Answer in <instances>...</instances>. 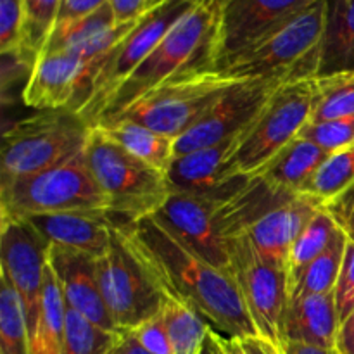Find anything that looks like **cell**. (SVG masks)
Returning <instances> with one entry per match:
<instances>
[{
	"instance_id": "obj_4",
	"label": "cell",
	"mask_w": 354,
	"mask_h": 354,
	"mask_svg": "<svg viewBox=\"0 0 354 354\" xmlns=\"http://www.w3.org/2000/svg\"><path fill=\"white\" fill-rule=\"evenodd\" d=\"M83 156L114 220L137 223L156 216L171 197L173 189L166 173L128 154L95 127Z\"/></svg>"
},
{
	"instance_id": "obj_24",
	"label": "cell",
	"mask_w": 354,
	"mask_h": 354,
	"mask_svg": "<svg viewBox=\"0 0 354 354\" xmlns=\"http://www.w3.org/2000/svg\"><path fill=\"white\" fill-rule=\"evenodd\" d=\"M353 69L354 0H327V23L322 45L320 75Z\"/></svg>"
},
{
	"instance_id": "obj_28",
	"label": "cell",
	"mask_w": 354,
	"mask_h": 354,
	"mask_svg": "<svg viewBox=\"0 0 354 354\" xmlns=\"http://www.w3.org/2000/svg\"><path fill=\"white\" fill-rule=\"evenodd\" d=\"M348 235L341 230L330 248L322 252L313 263L306 266L299 279L294 282L290 290V301L304 296H317V294H330L337 286L339 273L344 261L346 248H348Z\"/></svg>"
},
{
	"instance_id": "obj_29",
	"label": "cell",
	"mask_w": 354,
	"mask_h": 354,
	"mask_svg": "<svg viewBox=\"0 0 354 354\" xmlns=\"http://www.w3.org/2000/svg\"><path fill=\"white\" fill-rule=\"evenodd\" d=\"M116 17H114L111 3H106L95 12L88 14L80 19L68 21V23L55 24L44 52H59V50H80L85 45L92 44L104 33L113 30L116 26ZM41 52V54H44Z\"/></svg>"
},
{
	"instance_id": "obj_40",
	"label": "cell",
	"mask_w": 354,
	"mask_h": 354,
	"mask_svg": "<svg viewBox=\"0 0 354 354\" xmlns=\"http://www.w3.org/2000/svg\"><path fill=\"white\" fill-rule=\"evenodd\" d=\"M118 24L137 21L149 9V0H109Z\"/></svg>"
},
{
	"instance_id": "obj_41",
	"label": "cell",
	"mask_w": 354,
	"mask_h": 354,
	"mask_svg": "<svg viewBox=\"0 0 354 354\" xmlns=\"http://www.w3.org/2000/svg\"><path fill=\"white\" fill-rule=\"evenodd\" d=\"M335 351L337 354H354V310L339 327Z\"/></svg>"
},
{
	"instance_id": "obj_45",
	"label": "cell",
	"mask_w": 354,
	"mask_h": 354,
	"mask_svg": "<svg viewBox=\"0 0 354 354\" xmlns=\"http://www.w3.org/2000/svg\"><path fill=\"white\" fill-rule=\"evenodd\" d=\"M216 334H218V339H220L221 346H223L225 351L228 354H248L245 353L244 346H242L241 339H230L227 337V335L220 334V332H216Z\"/></svg>"
},
{
	"instance_id": "obj_34",
	"label": "cell",
	"mask_w": 354,
	"mask_h": 354,
	"mask_svg": "<svg viewBox=\"0 0 354 354\" xmlns=\"http://www.w3.org/2000/svg\"><path fill=\"white\" fill-rule=\"evenodd\" d=\"M299 137L308 138L327 152L341 151L354 144V116L328 121H310Z\"/></svg>"
},
{
	"instance_id": "obj_37",
	"label": "cell",
	"mask_w": 354,
	"mask_h": 354,
	"mask_svg": "<svg viewBox=\"0 0 354 354\" xmlns=\"http://www.w3.org/2000/svg\"><path fill=\"white\" fill-rule=\"evenodd\" d=\"M334 296L342 324L354 310V241H349L346 248L344 261H342Z\"/></svg>"
},
{
	"instance_id": "obj_20",
	"label": "cell",
	"mask_w": 354,
	"mask_h": 354,
	"mask_svg": "<svg viewBox=\"0 0 354 354\" xmlns=\"http://www.w3.org/2000/svg\"><path fill=\"white\" fill-rule=\"evenodd\" d=\"M322 207L324 206L311 197L303 194L294 196L256 221L245 237L252 242L261 258L289 270L290 248Z\"/></svg>"
},
{
	"instance_id": "obj_31",
	"label": "cell",
	"mask_w": 354,
	"mask_h": 354,
	"mask_svg": "<svg viewBox=\"0 0 354 354\" xmlns=\"http://www.w3.org/2000/svg\"><path fill=\"white\" fill-rule=\"evenodd\" d=\"M354 116V69L315 78V107L311 121Z\"/></svg>"
},
{
	"instance_id": "obj_18",
	"label": "cell",
	"mask_w": 354,
	"mask_h": 354,
	"mask_svg": "<svg viewBox=\"0 0 354 354\" xmlns=\"http://www.w3.org/2000/svg\"><path fill=\"white\" fill-rule=\"evenodd\" d=\"M50 245L100 259L109 252L116 221L107 211H64L24 218Z\"/></svg>"
},
{
	"instance_id": "obj_47",
	"label": "cell",
	"mask_w": 354,
	"mask_h": 354,
	"mask_svg": "<svg viewBox=\"0 0 354 354\" xmlns=\"http://www.w3.org/2000/svg\"><path fill=\"white\" fill-rule=\"evenodd\" d=\"M203 354H216V353H214V348H213V344H211L209 337H207V342H206V348H204V351H203Z\"/></svg>"
},
{
	"instance_id": "obj_16",
	"label": "cell",
	"mask_w": 354,
	"mask_h": 354,
	"mask_svg": "<svg viewBox=\"0 0 354 354\" xmlns=\"http://www.w3.org/2000/svg\"><path fill=\"white\" fill-rule=\"evenodd\" d=\"M156 216L197 256L232 273L230 242L225 241L216 228L213 196L173 192Z\"/></svg>"
},
{
	"instance_id": "obj_3",
	"label": "cell",
	"mask_w": 354,
	"mask_h": 354,
	"mask_svg": "<svg viewBox=\"0 0 354 354\" xmlns=\"http://www.w3.org/2000/svg\"><path fill=\"white\" fill-rule=\"evenodd\" d=\"M327 0H317L232 59L223 69L237 78L294 80L320 75Z\"/></svg>"
},
{
	"instance_id": "obj_11",
	"label": "cell",
	"mask_w": 354,
	"mask_h": 354,
	"mask_svg": "<svg viewBox=\"0 0 354 354\" xmlns=\"http://www.w3.org/2000/svg\"><path fill=\"white\" fill-rule=\"evenodd\" d=\"M97 277L107 311L120 330H131L161 310V294L116 225L113 244L97 259Z\"/></svg>"
},
{
	"instance_id": "obj_1",
	"label": "cell",
	"mask_w": 354,
	"mask_h": 354,
	"mask_svg": "<svg viewBox=\"0 0 354 354\" xmlns=\"http://www.w3.org/2000/svg\"><path fill=\"white\" fill-rule=\"evenodd\" d=\"M128 227L173 289L203 315L211 328L230 339L259 337L230 272L197 256L158 216L128 223Z\"/></svg>"
},
{
	"instance_id": "obj_14",
	"label": "cell",
	"mask_w": 354,
	"mask_h": 354,
	"mask_svg": "<svg viewBox=\"0 0 354 354\" xmlns=\"http://www.w3.org/2000/svg\"><path fill=\"white\" fill-rule=\"evenodd\" d=\"M317 0H221L211 68L228 62Z\"/></svg>"
},
{
	"instance_id": "obj_21",
	"label": "cell",
	"mask_w": 354,
	"mask_h": 354,
	"mask_svg": "<svg viewBox=\"0 0 354 354\" xmlns=\"http://www.w3.org/2000/svg\"><path fill=\"white\" fill-rule=\"evenodd\" d=\"M339 318L334 292L304 296L290 301L286 318V344L318 346L325 349H335L337 342Z\"/></svg>"
},
{
	"instance_id": "obj_13",
	"label": "cell",
	"mask_w": 354,
	"mask_h": 354,
	"mask_svg": "<svg viewBox=\"0 0 354 354\" xmlns=\"http://www.w3.org/2000/svg\"><path fill=\"white\" fill-rule=\"evenodd\" d=\"M100 66L71 50L44 52L31 69L23 100L35 111L69 109L80 113L92 97Z\"/></svg>"
},
{
	"instance_id": "obj_10",
	"label": "cell",
	"mask_w": 354,
	"mask_h": 354,
	"mask_svg": "<svg viewBox=\"0 0 354 354\" xmlns=\"http://www.w3.org/2000/svg\"><path fill=\"white\" fill-rule=\"evenodd\" d=\"M203 0H159L140 16L131 33L113 48L106 64L93 83L92 97L80 111L88 124L99 121L104 106L114 90L133 73V69L154 50L156 45Z\"/></svg>"
},
{
	"instance_id": "obj_46",
	"label": "cell",
	"mask_w": 354,
	"mask_h": 354,
	"mask_svg": "<svg viewBox=\"0 0 354 354\" xmlns=\"http://www.w3.org/2000/svg\"><path fill=\"white\" fill-rule=\"evenodd\" d=\"M207 337H209L211 344H213L214 353H216V354H228L227 351H225L223 346H221V342H220V339H218V334H216V330H214V328H211L209 335H207Z\"/></svg>"
},
{
	"instance_id": "obj_15",
	"label": "cell",
	"mask_w": 354,
	"mask_h": 354,
	"mask_svg": "<svg viewBox=\"0 0 354 354\" xmlns=\"http://www.w3.org/2000/svg\"><path fill=\"white\" fill-rule=\"evenodd\" d=\"M48 244L26 221L2 220L0 234V273L12 283L26 317L30 339L40 317L45 270L48 265Z\"/></svg>"
},
{
	"instance_id": "obj_30",
	"label": "cell",
	"mask_w": 354,
	"mask_h": 354,
	"mask_svg": "<svg viewBox=\"0 0 354 354\" xmlns=\"http://www.w3.org/2000/svg\"><path fill=\"white\" fill-rule=\"evenodd\" d=\"M354 183V144L328 154L320 166L303 196L311 197L322 206L334 201Z\"/></svg>"
},
{
	"instance_id": "obj_33",
	"label": "cell",
	"mask_w": 354,
	"mask_h": 354,
	"mask_svg": "<svg viewBox=\"0 0 354 354\" xmlns=\"http://www.w3.org/2000/svg\"><path fill=\"white\" fill-rule=\"evenodd\" d=\"M120 330H106L75 310H66L61 354H109Z\"/></svg>"
},
{
	"instance_id": "obj_6",
	"label": "cell",
	"mask_w": 354,
	"mask_h": 354,
	"mask_svg": "<svg viewBox=\"0 0 354 354\" xmlns=\"http://www.w3.org/2000/svg\"><path fill=\"white\" fill-rule=\"evenodd\" d=\"M64 211H107L106 196L93 180L85 156L33 173L0 178V220H24Z\"/></svg>"
},
{
	"instance_id": "obj_2",
	"label": "cell",
	"mask_w": 354,
	"mask_h": 354,
	"mask_svg": "<svg viewBox=\"0 0 354 354\" xmlns=\"http://www.w3.org/2000/svg\"><path fill=\"white\" fill-rule=\"evenodd\" d=\"M220 9L221 0H203L196 9L190 10L114 90L99 121L118 114L169 78L192 69H213L211 48L216 37Z\"/></svg>"
},
{
	"instance_id": "obj_26",
	"label": "cell",
	"mask_w": 354,
	"mask_h": 354,
	"mask_svg": "<svg viewBox=\"0 0 354 354\" xmlns=\"http://www.w3.org/2000/svg\"><path fill=\"white\" fill-rule=\"evenodd\" d=\"M62 0H24V28L21 47L14 57L31 71L44 52L59 19Z\"/></svg>"
},
{
	"instance_id": "obj_35",
	"label": "cell",
	"mask_w": 354,
	"mask_h": 354,
	"mask_svg": "<svg viewBox=\"0 0 354 354\" xmlns=\"http://www.w3.org/2000/svg\"><path fill=\"white\" fill-rule=\"evenodd\" d=\"M23 28L24 0H0V54H17Z\"/></svg>"
},
{
	"instance_id": "obj_32",
	"label": "cell",
	"mask_w": 354,
	"mask_h": 354,
	"mask_svg": "<svg viewBox=\"0 0 354 354\" xmlns=\"http://www.w3.org/2000/svg\"><path fill=\"white\" fill-rule=\"evenodd\" d=\"M0 354H31L30 332L19 296L0 273Z\"/></svg>"
},
{
	"instance_id": "obj_27",
	"label": "cell",
	"mask_w": 354,
	"mask_h": 354,
	"mask_svg": "<svg viewBox=\"0 0 354 354\" xmlns=\"http://www.w3.org/2000/svg\"><path fill=\"white\" fill-rule=\"evenodd\" d=\"M341 234V227L334 220L330 213L325 207H322L310 223L306 225L299 237L296 239L294 245L289 252V277H290V290L294 282L299 279L301 273L306 270L310 263H313L322 252L330 248L335 237Z\"/></svg>"
},
{
	"instance_id": "obj_12",
	"label": "cell",
	"mask_w": 354,
	"mask_h": 354,
	"mask_svg": "<svg viewBox=\"0 0 354 354\" xmlns=\"http://www.w3.org/2000/svg\"><path fill=\"white\" fill-rule=\"evenodd\" d=\"M286 80H242L228 90L189 131L176 138L175 158L209 147L251 127Z\"/></svg>"
},
{
	"instance_id": "obj_43",
	"label": "cell",
	"mask_w": 354,
	"mask_h": 354,
	"mask_svg": "<svg viewBox=\"0 0 354 354\" xmlns=\"http://www.w3.org/2000/svg\"><path fill=\"white\" fill-rule=\"evenodd\" d=\"M241 342L248 354H283L282 351H279L275 346H272L270 342L263 341V339L259 337L241 339Z\"/></svg>"
},
{
	"instance_id": "obj_25",
	"label": "cell",
	"mask_w": 354,
	"mask_h": 354,
	"mask_svg": "<svg viewBox=\"0 0 354 354\" xmlns=\"http://www.w3.org/2000/svg\"><path fill=\"white\" fill-rule=\"evenodd\" d=\"M66 301L59 286L57 275L50 263L45 270L44 292H41L40 317L37 330L30 339L31 354H61L66 328Z\"/></svg>"
},
{
	"instance_id": "obj_48",
	"label": "cell",
	"mask_w": 354,
	"mask_h": 354,
	"mask_svg": "<svg viewBox=\"0 0 354 354\" xmlns=\"http://www.w3.org/2000/svg\"><path fill=\"white\" fill-rule=\"evenodd\" d=\"M156 2H159V0H149V7H151L152 3H156Z\"/></svg>"
},
{
	"instance_id": "obj_19",
	"label": "cell",
	"mask_w": 354,
	"mask_h": 354,
	"mask_svg": "<svg viewBox=\"0 0 354 354\" xmlns=\"http://www.w3.org/2000/svg\"><path fill=\"white\" fill-rule=\"evenodd\" d=\"M48 263L57 275L66 308L75 310L106 330H120L104 303L95 258L59 245H50Z\"/></svg>"
},
{
	"instance_id": "obj_5",
	"label": "cell",
	"mask_w": 354,
	"mask_h": 354,
	"mask_svg": "<svg viewBox=\"0 0 354 354\" xmlns=\"http://www.w3.org/2000/svg\"><path fill=\"white\" fill-rule=\"evenodd\" d=\"M242 80L220 69H192L154 86L106 120L133 121L176 140Z\"/></svg>"
},
{
	"instance_id": "obj_23",
	"label": "cell",
	"mask_w": 354,
	"mask_h": 354,
	"mask_svg": "<svg viewBox=\"0 0 354 354\" xmlns=\"http://www.w3.org/2000/svg\"><path fill=\"white\" fill-rule=\"evenodd\" d=\"M328 154L330 152L320 145L304 137H297L259 173V176L282 192L297 196L303 194Z\"/></svg>"
},
{
	"instance_id": "obj_44",
	"label": "cell",
	"mask_w": 354,
	"mask_h": 354,
	"mask_svg": "<svg viewBox=\"0 0 354 354\" xmlns=\"http://www.w3.org/2000/svg\"><path fill=\"white\" fill-rule=\"evenodd\" d=\"M283 354H337L335 349L318 348V346L301 344V342H287Z\"/></svg>"
},
{
	"instance_id": "obj_7",
	"label": "cell",
	"mask_w": 354,
	"mask_h": 354,
	"mask_svg": "<svg viewBox=\"0 0 354 354\" xmlns=\"http://www.w3.org/2000/svg\"><path fill=\"white\" fill-rule=\"evenodd\" d=\"M92 128L75 111H35L3 135L0 178L33 175L78 158Z\"/></svg>"
},
{
	"instance_id": "obj_42",
	"label": "cell",
	"mask_w": 354,
	"mask_h": 354,
	"mask_svg": "<svg viewBox=\"0 0 354 354\" xmlns=\"http://www.w3.org/2000/svg\"><path fill=\"white\" fill-rule=\"evenodd\" d=\"M109 354H151L145 351L140 344H138L137 339L133 337L130 330H120L118 334L116 342H114L113 349Z\"/></svg>"
},
{
	"instance_id": "obj_38",
	"label": "cell",
	"mask_w": 354,
	"mask_h": 354,
	"mask_svg": "<svg viewBox=\"0 0 354 354\" xmlns=\"http://www.w3.org/2000/svg\"><path fill=\"white\" fill-rule=\"evenodd\" d=\"M324 207L334 216L349 241H354V183Z\"/></svg>"
},
{
	"instance_id": "obj_39",
	"label": "cell",
	"mask_w": 354,
	"mask_h": 354,
	"mask_svg": "<svg viewBox=\"0 0 354 354\" xmlns=\"http://www.w3.org/2000/svg\"><path fill=\"white\" fill-rule=\"evenodd\" d=\"M106 3H109V0H62L57 24L88 16V14L95 12Z\"/></svg>"
},
{
	"instance_id": "obj_17",
	"label": "cell",
	"mask_w": 354,
	"mask_h": 354,
	"mask_svg": "<svg viewBox=\"0 0 354 354\" xmlns=\"http://www.w3.org/2000/svg\"><path fill=\"white\" fill-rule=\"evenodd\" d=\"M249 128L209 147L176 156L166 173L173 192L216 196L223 187L239 178L235 156Z\"/></svg>"
},
{
	"instance_id": "obj_36",
	"label": "cell",
	"mask_w": 354,
	"mask_h": 354,
	"mask_svg": "<svg viewBox=\"0 0 354 354\" xmlns=\"http://www.w3.org/2000/svg\"><path fill=\"white\" fill-rule=\"evenodd\" d=\"M131 334L137 339L138 344L151 354H173L171 341H169L168 330H166V325L162 322V318L159 317V313L156 317L149 318L144 324H140L138 327L131 328Z\"/></svg>"
},
{
	"instance_id": "obj_22",
	"label": "cell",
	"mask_w": 354,
	"mask_h": 354,
	"mask_svg": "<svg viewBox=\"0 0 354 354\" xmlns=\"http://www.w3.org/2000/svg\"><path fill=\"white\" fill-rule=\"evenodd\" d=\"M95 128L133 158L158 171L168 173L175 159V138L127 120H104L99 121Z\"/></svg>"
},
{
	"instance_id": "obj_8",
	"label": "cell",
	"mask_w": 354,
	"mask_h": 354,
	"mask_svg": "<svg viewBox=\"0 0 354 354\" xmlns=\"http://www.w3.org/2000/svg\"><path fill=\"white\" fill-rule=\"evenodd\" d=\"M315 78L286 82L245 133L237 156V176H258L311 121Z\"/></svg>"
},
{
	"instance_id": "obj_9",
	"label": "cell",
	"mask_w": 354,
	"mask_h": 354,
	"mask_svg": "<svg viewBox=\"0 0 354 354\" xmlns=\"http://www.w3.org/2000/svg\"><path fill=\"white\" fill-rule=\"evenodd\" d=\"M232 275L239 283L259 339L286 349V318L290 306L289 270L259 256L245 235L230 242Z\"/></svg>"
}]
</instances>
